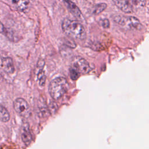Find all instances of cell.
I'll return each instance as SVG.
<instances>
[{"label": "cell", "instance_id": "cell-1", "mask_svg": "<svg viewBox=\"0 0 149 149\" xmlns=\"http://www.w3.org/2000/svg\"><path fill=\"white\" fill-rule=\"evenodd\" d=\"M62 29L68 36L79 40L86 37V31L83 26L78 21L65 19L62 23Z\"/></svg>", "mask_w": 149, "mask_h": 149}, {"label": "cell", "instance_id": "cell-2", "mask_svg": "<svg viewBox=\"0 0 149 149\" xmlns=\"http://www.w3.org/2000/svg\"><path fill=\"white\" fill-rule=\"evenodd\" d=\"M69 88L67 80L63 77H58L51 81L48 91L51 97L55 100L60 99Z\"/></svg>", "mask_w": 149, "mask_h": 149}, {"label": "cell", "instance_id": "cell-3", "mask_svg": "<svg viewBox=\"0 0 149 149\" xmlns=\"http://www.w3.org/2000/svg\"><path fill=\"white\" fill-rule=\"evenodd\" d=\"M113 20L118 24L129 29L140 30L143 29V25L140 20L133 16L116 15L113 17Z\"/></svg>", "mask_w": 149, "mask_h": 149}, {"label": "cell", "instance_id": "cell-4", "mask_svg": "<svg viewBox=\"0 0 149 149\" xmlns=\"http://www.w3.org/2000/svg\"><path fill=\"white\" fill-rule=\"evenodd\" d=\"M15 111L20 116L28 118L30 113V108L27 102L22 98L16 99L13 102Z\"/></svg>", "mask_w": 149, "mask_h": 149}, {"label": "cell", "instance_id": "cell-5", "mask_svg": "<svg viewBox=\"0 0 149 149\" xmlns=\"http://www.w3.org/2000/svg\"><path fill=\"white\" fill-rule=\"evenodd\" d=\"M72 68L75 69L80 73H88L91 70L89 63L83 58L75 56L72 61Z\"/></svg>", "mask_w": 149, "mask_h": 149}, {"label": "cell", "instance_id": "cell-6", "mask_svg": "<svg viewBox=\"0 0 149 149\" xmlns=\"http://www.w3.org/2000/svg\"><path fill=\"white\" fill-rule=\"evenodd\" d=\"M65 2V5H66L68 9L70 11V12L78 20H84L83 15L80 11V10L79 9L77 6L72 2V1L69 0H63Z\"/></svg>", "mask_w": 149, "mask_h": 149}, {"label": "cell", "instance_id": "cell-7", "mask_svg": "<svg viewBox=\"0 0 149 149\" xmlns=\"http://www.w3.org/2000/svg\"><path fill=\"white\" fill-rule=\"evenodd\" d=\"M11 3L17 10L21 12L27 10L30 6L29 0H11Z\"/></svg>", "mask_w": 149, "mask_h": 149}, {"label": "cell", "instance_id": "cell-8", "mask_svg": "<svg viewBox=\"0 0 149 149\" xmlns=\"http://www.w3.org/2000/svg\"><path fill=\"white\" fill-rule=\"evenodd\" d=\"M2 67L3 70L9 73H13L15 71V67L11 58L7 57L2 59Z\"/></svg>", "mask_w": 149, "mask_h": 149}, {"label": "cell", "instance_id": "cell-9", "mask_svg": "<svg viewBox=\"0 0 149 149\" xmlns=\"http://www.w3.org/2000/svg\"><path fill=\"white\" fill-rule=\"evenodd\" d=\"M118 8L126 13L132 12L133 10L129 5L128 0H112Z\"/></svg>", "mask_w": 149, "mask_h": 149}, {"label": "cell", "instance_id": "cell-10", "mask_svg": "<svg viewBox=\"0 0 149 149\" xmlns=\"http://www.w3.org/2000/svg\"><path fill=\"white\" fill-rule=\"evenodd\" d=\"M38 64L40 65V66L38 65V66H40V69L38 70V74H37L38 80L39 81V84L41 86H44V84H45V80H46V76H45V74L44 73V71L42 69V68L44 65V62L42 59V60L38 61Z\"/></svg>", "mask_w": 149, "mask_h": 149}, {"label": "cell", "instance_id": "cell-11", "mask_svg": "<svg viewBox=\"0 0 149 149\" xmlns=\"http://www.w3.org/2000/svg\"><path fill=\"white\" fill-rule=\"evenodd\" d=\"M128 3L133 11L144 8L146 4V0H128Z\"/></svg>", "mask_w": 149, "mask_h": 149}, {"label": "cell", "instance_id": "cell-12", "mask_svg": "<svg viewBox=\"0 0 149 149\" xmlns=\"http://www.w3.org/2000/svg\"><path fill=\"white\" fill-rule=\"evenodd\" d=\"M22 139L26 145H29L31 141L32 136L29 130L28 125L24 126L22 133Z\"/></svg>", "mask_w": 149, "mask_h": 149}, {"label": "cell", "instance_id": "cell-13", "mask_svg": "<svg viewBox=\"0 0 149 149\" xmlns=\"http://www.w3.org/2000/svg\"><path fill=\"white\" fill-rule=\"evenodd\" d=\"M10 119V115L8 110L2 105H0V120L6 122Z\"/></svg>", "mask_w": 149, "mask_h": 149}, {"label": "cell", "instance_id": "cell-14", "mask_svg": "<svg viewBox=\"0 0 149 149\" xmlns=\"http://www.w3.org/2000/svg\"><path fill=\"white\" fill-rule=\"evenodd\" d=\"M107 5L105 3H98L94 6L93 13L95 15L99 14L101 13L102 11H104L107 8Z\"/></svg>", "mask_w": 149, "mask_h": 149}, {"label": "cell", "instance_id": "cell-15", "mask_svg": "<svg viewBox=\"0 0 149 149\" xmlns=\"http://www.w3.org/2000/svg\"><path fill=\"white\" fill-rule=\"evenodd\" d=\"M69 71L70 77L73 80H76L79 77L80 73L78 71H77L75 69L71 67L69 69Z\"/></svg>", "mask_w": 149, "mask_h": 149}, {"label": "cell", "instance_id": "cell-16", "mask_svg": "<svg viewBox=\"0 0 149 149\" xmlns=\"http://www.w3.org/2000/svg\"><path fill=\"white\" fill-rule=\"evenodd\" d=\"M100 25L105 28V29H107V28H109V26H110V23H109V21L108 19H102L100 21Z\"/></svg>", "mask_w": 149, "mask_h": 149}, {"label": "cell", "instance_id": "cell-17", "mask_svg": "<svg viewBox=\"0 0 149 149\" xmlns=\"http://www.w3.org/2000/svg\"><path fill=\"white\" fill-rule=\"evenodd\" d=\"M4 27H3V24L1 23V22H0V33H2L3 31H4Z\"/></svg>", "mask_w": 149, "mask_h": 149}]
</instances>
